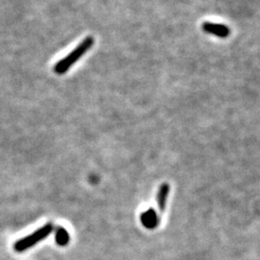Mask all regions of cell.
I'll list each match as a JSON object with an SVG mask.
<instances>
[{
    "instance_id": "cell-4",
    "label": "cell",
    "mask_w": 260,
    "mask_h": 260,
    "mask_svg": "<svg viewBox=\"0 0 260 260\" xmlns=\"http://www.w3.org/2000/svg\"><path fill=\"white\" fill-rule=\"evenodd\" d=\"M170 194V185L168 183H163L160 186L159 190H158L157 197H156V201H157V205L160 212H164L165 208L167 206L168 197Z\"/></svg>"
},
{
    "instance_id": "cell-5",
    "label": "cell",
    "mask_w": 260,
    "mask_h": 260,
    "mask_svg": "<svg viewBox=\"0 0 260 260\" xmlns=\"http://www.w3.org/2000/svg\"><path fill=\"white\" fill-rule=\"evenodd\" d=\"M141 222L148 229H154L158 223L156 213L153 209H149L147 212L141 215Z\"/></svg>"
},
{
    "instance_id": "cell-6",
    "label": "cell",
    "mask_w": 260,
    "mask_h": 260,
    "mask_svg": "<svg viewBox=\"0 0 260 260\" xmlns=\"http://www.w3.org/2000/svg\"><path fill=\"white\" fill-rule=\"evenodd\" d=\"M56 243L60 246H66L70 241V235L64 228H59L55 234Z\"/></svg>"
},
{
    "instance_id": "cell-1",
    "label": "cell",
    "mask_w": 260,
    "mask_h": 260,
    "mask_svg": "<svg viewBox=\"0 0 260 260\" xmlns=\"http://www.w3.org/2000/svg\"><path fill=\"white\" fill-rule=\"evenodd\" d=\"M94 40L93 37H89L84 39L83 42L80 43L75 50L70 52L68 55L58 61L53 67V72L56 75H63L69 72V70L75 65V63L83 57L85 53H87L93 46Z\"/></svg>"
},
{
    "instance_id": "cell-2",
    "label": "cell",
    "mask_w": 260,
    "mask_h": 260,
    "mask_svg": "<svg viewBox=\"0 0 260 260\" xmlns=\"http://www.w3.org/2000/svg\"><path fill=\"white\" fill-rule=\"evenodd\" d=\"M52 231H53V225L51 223H47L43 228L39 229L35 233L17 241L14 246L15 250L17 251H23L27 250L30 247L36 245L39 242L46 239L47 236L52 233Z\"/></svg>"
},
{
    "instance_id": "cell-3",
    "label": "cell",
    "mask_w": 260,
    "mask_h": 260,
    "mask_svg": "<svg viewBox=\"0 0 260 260\" xmlns=\"http://www.w3.org/2000/svg\"><path fill=\"white\" fill-rule=\"evenodd\" d=\"M203 29L206 33L219 38H226L230 35V28L220 23L205 22L203 25Z\"/></svg>"
}]
</instances>
